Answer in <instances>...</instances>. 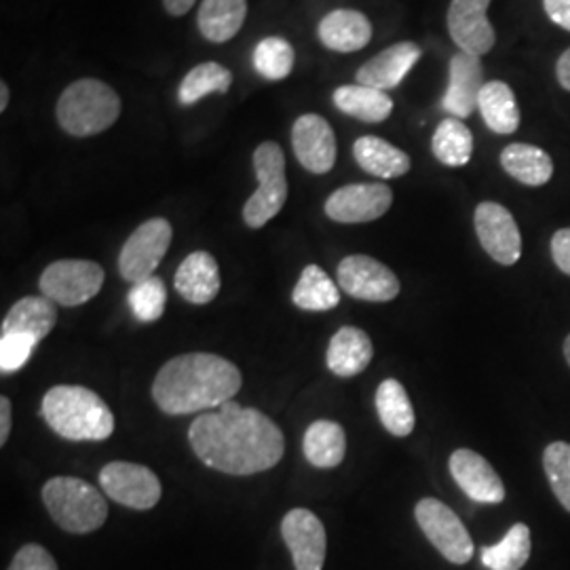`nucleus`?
Instances as JSON below:
<instances>
[{"mask_svg":"<svg viewBox=\"0 0 570 570\" xmlns=\"http://www.w3.org/2000/svg\"><path fill=\"white\" fill-rule=\"evenodd\" d=\"M188 440L207 468L228 475H254L275 468L285 450L282 429L261 410L235 402L195 419Z\"/></svg>","mask_w":570,"mask_h":570,"instance_id":"obj_1","label":"nucleus"},{"mask_svg":"<svg viewBox=\"0 0 570 570\" xmlns=\"http://www.w3.org/2000/svg\"><path fill=\"white\" fill-rule=\"evenodd\" d=\"M242 372L214 353H186L169 360L157 374L153 397L165 414H195L220 407L242 389Z\"/></svg>","mask_w":570,"mask_h":570,"instance_id":"obj_2","label":"nucleus"},{"mask_svg":"<svg viewBox=\"0 0 570 570\" xmlns=\"http://www.w3.org/2000/svg\"><path fill=\"white\" fill-rule=\"evenodd\" d=\"M42 419L70 442H104L115 431V416L91 389L60 385L42 400Z\"/></svg>","mask_w":570,"mask_h":570,"instance_id":"obj_3","label":"nucleus"},{"mask_svg":"<svg viewBox=\"0 0 570 570\" xmlns=\"http://www.w3.org/2000/svg\"><path fill=\"white\" fill-rule=\"evenodd\" d=\"M56 112L66 134L75 138H89L117 122L121 115V98L104 81L81 79L63 89Z\"/></svg>","mask_w":570,"mask_h":570,"instance_id":"obj_4","label":"nucleus"},{"mask_svg":"<svg viewBox=\"0 0 570 570\" xmlns=\"http://www.w3.org/2000/svg\"><path fill=\"white\" fill-rule=\"evenodd\" d=\"M42 503L53 522L72 534H87L102 529L108 505L100 490L79 478H51L42 487Z\"/></svg>","mask_w":570,"mask_h":570,"instance_id":"obj_5","label":"nucleus"},{"mask_svg":"<svg viewBox=\"0 0 570 570\" xmlns=\"http://www.w3.org/2000/svg\"><path fill=\"white\" fill-rule=\"evenodd\" d=\"M254 169L258 188L245 202L244 220L249 228H263L284 209L287 199L285 155L282 146L275 142L261 144L254 153Z\"/></svg>","mask_w":570,"mask_h":570,"instance_id":"obj_6","label":"nucleus"},{"mask_svg":"<svg viewBox=\"0 0 570 570\" xmlns=\"http://www.w3.org/2000/svg\"><path fill=\"white\" fill-rule=\"evenodd\" d=\"M102 266L91 261H58L42 271L41 292L45 298L60 306L89 303L102 289Z\"/></svg>","mask_w":570,"mask_h":570,"instance_id":"obj_7","label":"nucleus"},{"mask_svg":"<svg viewBox=\"0 0 570 570\" xmlns=\"http://www.w3.org/2000/svg\"><path fill=\"white\" fill-rule=\"evenodd\" d=\"M414 515L429 543L452 564H468L473 558V541L461 518L438 499H421Z\"/></svg>","mask_w":570,"mask_h":570,"instance_id":"obj_8","label":"nucleus"},{"mask_svg":"<svg viewBox=\"0 0 570 570\" xmlns=\"http://www.w3.org/2000/svg\"><path fill=\"white\" fill-rule=\"evenodd\" d=\"M174 228L165 218H153L138 226L131 237L125 242L119 256L121 277L129 284H140L155 277L157 266L171 245Z\"/></svg>","mask_w":570,"mask_h":570,"instance_id":"obj_9","label":"nucleus"},{"mask_svg":"<svg viewBox=\"0 0 570 570\" xmlns=\"http://www.w3.org/2000/svg\"><path fill=\"white\" fill-rule=\"evenodd\" d=\"M100 487L104 492L129 510H153L161 501L159 478L144 465L115 461L100 471Z\"/></svg>","mask_w":570,"mask_h":570,"instance_id":"obj_10","label":"nucleus"},{"mask_svg":"<svg viewBox=\"0 0 570 570\" xmlns=\"http://www.w3.org/2000/svg\"><path fill=\"white\" fill-rule=\"evenodd\" d=\"M391 204L393 190L387 184H346L327 197L326 214L341 225H364L383 218Z\"/></svg>","mask_w":570,"mask_h":570,"instance_id":"obj_11","label":"nucleus"},{"mask_svg":"<svg viewBox=\"0 0 570 570\" xmlns=\"http://www.w3.org/2000/svg\"><path fill=\"white\" fill-rule=\"evenodd\" d=\"M338 287L357 301L389 303L400 294V279L383 263L353 254L338 265Z\"/></svg>","mask_w":570,"mask_h":570,"instance_id":"obj_12","label":"nucleus"},{"mask_svg":"<svg viewBox=\"0 0 570 570\" xmlns=\"http://www.w3.org/2000/svg\"><path fill=\"white\" fill-rule=\"evenodd\" d=\"M475 233L480 245L499 265H515L522 256V235L510 209L494 202H484L475 207Z\"/></svg>","mask_w":570,"mask_h":570,"instance_id":"obj_13","label":"nucleus"},{"mask_svg":"<svg viewBox=\"0 0 570 570\" xmlns=\"http://www.w3.org/2000/svg\"><path fill=\"white\" fill-rule=\"evenodd\" d=\"M285 546L292 553L294 569L322 570L326 562L327 537L322 520L313 511L296 508L282 522Z\"/></svg>","mask_w":570,"mask_h":570,"instance_id":"obj_14","label":"nucleus"},{"mask_svg":"<svg viewBox=\"0 0 570 570\" xmlns=\"http://www.w3.org/2000/svg\"><path fill=\"white\" fill-rule=\"evenodd\" d=\"M490 0H452L449 7V32L454 45L471 53L487 56L497 42L494 28L489 20Z\"/></svg>","mask_w":570,"mask_h":570,"instance_id":"obj_15","label":"nucleus"},{"mask_svg":"<svg viewBox=\"0 0 570 570\" xmlns=\"http://www.w3.org/2000/svg\"><path fill=\"white\" fill-rule=\"evenodd\" d=\"M450 473L471 501L487 505L505 501V487L482 454L468 449L454 450L450 456Z\"/></svg>","mask_w":570,"mask_h":570,"instance_id":"obj_16","label":"nucleus"},{"mask_svg":"<svg viewBox=\"0 0 570 570\" xmlns=\"http://www.w3.org/2000/svg\"><path fill=\"white\" fill-rule=\"evenodd\" d=\"M292 146L298 164L311 174H327L336 164V136L320 115H303L292 127Z\"/></svg>","mask_w":570,"mask_h":570,"instance_id":"obj_17","label":"nucleus"},{"mask_svg":"<svg viewBox=\"0 0 570 570\" xmlns=\"http://www.w3.org/2000/svg\"><path fill=\"white\" fill-rule=\"evenodd\" d=\"M484 66L478 56L459 51L452 56L449 70V87L442 100V108L454 119H468L484 89Z\"/></svg>","mask_w":570,"mask_h":570,"instance_id":"obj_18","label":"nucleus"},{"mask_svg":"<svg viewBox=\"0 0 570 570\" xmlns=\"http://www.w3.org/2000/svg\"><path fill=\"white\" fill-rule=\"evenodd\" d=\"M423 49L416 42H397L391 45L372 60H367L355 75L360 85H367L381 91L395 89L400 82L406 79L407 72L421 60Z\"/></svg>","mask_w":570,"mask_h":570,"instance_id":"obj_19","label":"nucleus"},{"mask_svg":"<svg viewBox=\"0 0 570 570\" xmlns=\"http://www.w3.org/2000/svg\"><path fill=\"white\" fill-rule=\"evenodd\" d=\"M176 289L190 305H209L220 292V268L212 254L193 252L176 273Z\"/></svg>","mask_w":570,"mask_h":570,"instance_id":"obj_20","label":"nucleus"},{"mask_svg":"<svg viewBox=\"0 0 570 570\" xmlns=\"http://www.w3.org/2000/svg\"><path fill=\"white\" fill-rule=\"evenodd\" d=\"M374 355V346L364 330L360 327H341L327 346V367L341 376L351 379L362 374Z\"/></svg>","mask_w":570,"mask_h":570,"instance_id":"obj_21","label":"nucleus"},{"mask_svg":"<svg viewBox=\"0 0 570 570\" xmlns=\"http://www.w3.org/2000/svg\"><path fill=\"white\" fill-rule=\"evenodd\" d=\"M320 41L338 53H355L372 41V23L364 13L336 9L320 23Z\"/></svg>","mask_w":570,"mask_h":570,"instance_id":"obj_22","label":"nucleus"},{"mask_svg":"<svg viewBox=\"0 0 570 570\" xmlns=\"http://www.w3.org/2000/svg\"><path fill=\"white\" fill-rule=\"evenodd\" d=\"M58 324L56 303L45 296H26L11 306L2 322V334H26L41 343Z\"/></svg>","mask_w":570,"mask_h":570,"instance_id":"obj_23","label":"nucleus"},{"mask_svg":"<svg viewBox=\"0 0 570 570\" xmlns=\"http://www.w3.org/2000/svg\"><path fill=\"white\" fill-rule=\"evenodd\" d=\"M353 157L364 171L381 180L402 178L406 176L412 165L404 150L376 136H364L353 144Z\"/></svg>","mask_w":570,"mask_h":570,"instance_id":"obj_24","label":"nucleus"},{"mask_svg":"<svg viewBox=\"0 0 570 570\" xmlns=\"http://www.w3.org/2000/svg\"><path fill=\"white\" fill-rule=\"evenodd\" d=\"M334 106L348 117L364 122L387 121L393 112V100L387 91L367 85H343L332 96Z\"/></svg>","mask_w":570,"mask_h":570,"instance_id":"obj_25","label":"nucleus"},{"mask_svg":"<svg viewBox=\"0 0 570 570\" xmlns=\"http://www.w3.org/2000/svg\"><path fill=\"white\" fill-rule=\"evenodd\" d=\"M478 110L492 134L511 136L520 127V108L508 82H487L478 100Z\"/></svg>","mask_w":570,"mask_h":570,"instance_id":"obj_26","label":"nucleus"},{"mask_svg":"<svg viewBox=\"0 0 570 570\" xmlns=\"http://www.w3.org/2000/svg\"><path fill=\"white\" fill-rule=\"evenodd\" d=\"M501 165L513 180L524 186H543L553 176L550 155L532 144H510L501 153Z\"/></svg>","mask_w":570,"mask_h":570,"instance_id":"obj_27","label":"nucleus"},{"mask_svg":"<svg viewBox=\"0 0 570 570\" xmlns=\"http://www.w3.org/2000/svg\"><path fill=\"white\" fill-rule=\"evenodd\" d=\"M247 16V0H204L199 30L207 41L228 42L237 37Z\"/></svg>","mask_w":570,"mask_h":570,"instance_id":"obj_28","label":"nucleus"},{"mask_svg":"<svg viewBox=\"0 0 570 570\" xmlns=\"http://www.w3.org/2000/svg\"><path fill=\"white\" fill-rule=\"evenodd\" d=\"M306 461L313 468L330 469L343 463L346 452L345 431L334 421H315L303 440Z\"/></svg>","mask_w":570,"mask_h":570,"instance_id":"obj_29","label":"nucleus"},{"mask_svg":"<svg viewBox=\"0 0 570 570\" xmlns=\"http://www.w3.org/2000/svg\"><path fill=\"white\" fill-rule=\"evenodd\" d=\"M376 412L383 428L395 438L410 435L416 423L414 407L407 397L406 389L395 379L383 381L376 391Z\"/></svg>","mask_w":570,"mask_h":570,"instance_id":"obj_30","label":"nucleus"},{"mask_svg":"<svg viewBox=\"0 0 570 570\" xmlns=\"http://www.w3.org/2000/svg\"><path fill=\"white\" fill-rule=\"evenodd\" d=\"M431 150L440 164L463 167L473 155V134L461 119L449 117L438 125L431 138Z\"/></svg>","mask_w":570,"mask_h":570,"instance_id":"obj_31","label":"nucleus"},{"mask_svg":"<svg viewBox=\"0 0 570 570\" xmlns=\"http://www.w3.org/2000/svg\"><path fill=\"white\" fill-rule=\"evenodd\" d=\"M292 301L305 311H330L341 303V289L322 266L308 265L292 292Z\"/></svg>","mask_w":570,"mask_h":570,"instance_id":"obj_32","label":"nucleus"},{"mask_svg":"<svg viewBox=\"0 0 570 570\" xmlns=\"http://www.w3.org/2000/svg\"><path fill=\"white\" fill-rule=\"evenodd\" d=\"M230 85H233V75L226 66L218 61H205L195 66L184 77L183 85L178 89V100L183 106H193L202 102L209 94H228Z\"/></svg>","mask_w":570,"mask_h":570,"instance_id":"obj_33","label":"nucleus"},{"mask_svg":"<svg viewBox=\"0 0 570 570\" xmlns=\"http://www.w3.org/2000/svg\"><path fill=\"white\" fill-rule=\"evenodd\" d=\"M532 539L527 524H513L501 543L482 550V562L490 570H520L529 562Z\"/></svg>","mask_w":570,"mask_h":570,"instance_id":"obj_34","label":"nucleus"},{"mask_svg":"<svg viewBox=\"0 0 570 570\" xmlns=\"http://www.w3.org/2000/svg\"><path fill=\"white\" fill-rule=\"evenodd\" d=\"M254 68L266 81H284L294 68V49L282 37H266L254 49Z\"/></svg>","mask_w":570,"mask_h":570,"instance_id":"obj_35","label":"nucleus"},{"mask_svg":"<svg viewBox=\"0 0 570 570\" xmlns=\"http://www.w3.org/2000/svg\"><path fill=\"white\" fill-rule=\"evenodd\" d=\"M127 303H129L134 317L142 324H153V322L161 320L165 313V303H167L164 279L150 277L140 284H134L129 296H127Z\"/></svg>","mask_w":570,"mask_h":570,"instance_id":"obj_36","label":"nucleus"},{"mask_svg":"<svg viewBox=\"0 0 570 570\" xmlns=\"http://www.w3.org/2000/svg\"><path fill=\"white\" fill-rule=\"evenodd\" d=\"M543 469L556 499L570 513V444L551 442L543 452Z\"/></svg>","mask_w":570,"mask_h":570,"instance_id":"obj_37","label":"nucleus"},{"mask_svg":"<svg viewBox=\"0 0 570 570\" xmlns=\"http://www.w3.org/2000/svg\"><path fill=\"white\" fill-rule=\"evenodd\" d=\"M37 345L39 343L26 334H16V332L2 334L0 336V372L11 374L26 366Z\"/></svg>","mask_w":570,"mask_h":570,"instance_id":"obj_38","label":"nucleus"},{"mask_svg":"<svg viewBox=\"0 0 570 570\" xmlns=\"http://www.w3.org/2000/svg\"><path fill=\"white\" fill-rule=\"evenodd\" d=\"M9 570H58V564L42 546L28 543L16 553Z\"/></svg>","mask_w":570,"mask_h":570,"instance_id":"obj_39","label":"nucleus"},{"mask_svg":"<svg viewBox=\"0 0 570 570\" xmlns=\"http://www.w3.org/2000/svg\"><path fill=\"white\" fill-rule=\"evenodd\" d=\"M551 258L570 277V228H560L551 237Z\"/></svg>","mask_w":570,"mask_h":570,"instance_id":"obj_40","label":"nucleus"},{"mask_svg":"<svg viewBox=\"0 0 570 570\" xmlns=\"http://www.w3.org/2000/svg\"><path fill=\"white\" fill-rule=\"evenodd\" d=\"M543 4L548 18L570 32V0H543Z\"/></svg>","mask_w":570,"mask_h":570,"instance_id":"obj_41","label":"nucleus"},{"mask_svg":"<svg viewBox=\"0 0 570 570\" xmlns=\"http://www.w3.org/2000/svg\"><path fill=\"white\" fill-rule=\"evenodd\" d=\"M11 433V402L9 397H0V446L7 444Z\"/></svg>","mask_w":570,"mask_h":570,"instance_id":"obj_42","label":"nucleus"},{"mask_svg":"<svg viewBox=\"0 0 570 570\" xmlns=\"http://www.w3.org/2000/svg\"><path fill=\"white\" fill-rule=\"evenodd\" d=\"M556 77H558V82L570 91V49H567L562 56H560V60L556 63Z\"/></svg>","mask_w":570,"mask_h":570,"instance_id":"obj_43","label":"nucleus"},{"mask_svg":"<svg viewBox=\"0 0 570 570\" xmlns=\"http://www.w3.org/2000/svg\"><path fill=\"white\" fill-rule=\"evenodd\" d=\"M164 4L169 16L180 18V16H186L193 9L195 0H164Z\"/></svg>","mask_w":570,"mask_h":570,"instance_id":"obj_44","label":"nucleus"},{"mask_svg":"<svg viewBox=\"0 0 570 570\" xmlns=\"http://www.w3.org/2000/svg\"><path fill=\"white\" fill-rule=\"evenodd\" d=\"M9 98H11V94H9V85L7 82H2L0 85V110L4 112L7 110V106H9Z\"/></svg>","mask_w":570,"mask_h":570,"instance_id":"obj_45","label":"nucleus"},{"mask_svg":"<svg viewBox=\"0 0 570 570\" xmlns=\"http://www.w3.org/2000/svg\"><path fill=\"white\" fill-rule=\"evenodd\" d=\"M564 357H567V362H569V366H570V334H569V338H567V341H564Z\"/></svg>","mask_w":570,"mask_h":570,"instance_id":"obj_46","label":"nucleus"}]
</instances>
